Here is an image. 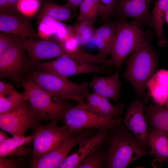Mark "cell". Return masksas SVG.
Masks as SVG:
<instances>
[{"mask_svg": "<svg viewBox=\"0 0 168 168\" xmlns=\"http://www.w3.org/2000/svg\"><path fill=\"white\" fill-rule=\"evenodd\" d=\"M158 58L146 37L128 59L126 79L132 84L138 97L143 95L148 82L155 73Z\"/></svg>", "mask_w": 168, "mask_h": 168, "instance_id": "6da1fadb", "label": "cell"}, {"mask_svg": "<svg viewBox=\"0 0 168 168\" xmlns=\"http://www.w3.org/2000/svg\"><path fill=\"white\" fill-rule=\"evenodd\" d=\"M22 85L30 110L37 119L56 124L64 118L69 108L63 99L52 96L31 80L22 82Z\"/></svg>", "mask_w": 168, "mask_h": 168, "instance_id": "7a4b0ae2", "label": "cell"}, {"mask_svg": "<svg viewBox=\"0 0 168 168\" xmlns=\"http://www.w3.org/2000/svg\"><path fill=\"white\" fill-rule=\"evenodd\" d=\"M129 131L126 127L110 139L104 167L125 168L140 157L149 155L146 147Z\"/></svg>", "mask_w": 168, "mask_h": 168, "instance_id": "3957f363", "label": "cell"}, {"mask_svg": "<svg viewBox=\"0 0 168 168\" xmlns=\"http://www.w3.org/2000/svg\"><path fill=\"white\" fill-rule=\"evenodd\" d=\"M30 78L52 96L74 100L79 103H85L83 99L89 93L88 84L86 82L77 84L54 73L36 71L32 73Z\"/></svg>", "mask_w": 168, "mask_h": 168, "instance_id": "277c9868", "label": "cell"}, {"mask_svg": "<svg viewBox=\"0 0 168 168\" xmlns=\"http://www.w3.org/2000/svg\"><path fill=\"white\" fill-rule=\"evenodd\" d=\"M142 24L136 20L128 22L125 20L118 22L110 53L109 64L119 72L123 62L128 54L146 37L141 27Z\"/></svg>", "mask_w": 168, "mask_h": 168, "instance_id": "5b68a950", "label": "cell"}, {"mask_svg": "<svg viewBox=\"0 0 168 168\" xmlns=\"http://www.w3.org/2000/svg\"><path fill=\"white\" fill-rule=\"evenodd\" d=\"M25 50L31 65L47 59L68 56L78 60H85L86 52L77 48H70L57 40H35L23 38Z\"/></svg>", "mask_w": 168, "mask_h": 168, "instance_id": "8992f818", "label": "cell"}, {"mask_svg": "<svg viewBox=\"0 0 168 168\" xmlns=\"http://www.w3.org/2000/svg\"><path fill=\"white\" fill-rule=\"evenodd\" d=\"M65 126L70 132L74 133L91 128L109 129L120 124L119 118H106L88 109L84 103L69 108L64 118Z\"/></svg>", "mask_w": 168, "mask_h": 168, "instance_id": "52a82bcc", "label": "cell"}, {"mask_svg": "<svg viewBox=\"0 0 168 168\" xmlns=\"http://www.w3.org/2000/svg\"><path fill=\"white\" fill-rule=\"evenodd\" d=\"M69 132L64 125L58 126L51 123L47 125L39 126L32 135V161L60 146L76 135Z\"/></svg>", "mask_w": 168, "mask_h": 168, "instance_id": "ba28073f", "label": "cell"}, {"mask_svg": "<svg viewBox=\"0 0 168 168\" xmlns=\"http://www.w3.org/2000/svg\"><path fill=\"white\" fill-rule=\"evenodd\" d=\"M40 71L54 73L67 77L73 75L86 73L105 72V68L68 56H63L56 59L34 64Z\"/></svg>", "mask_w": 168, "mask_h": 168, "instance_id": "9c48e42d", "label": "cell"}, {"mask_svg": "<svg viewBox=\"0 0 168 168\" xmlns=\"http://www.w3.org/2000/svg\"><path fill=\"white\" fill-rule=\"evenodd\" d=\"M38 120L25 101L13 109L0 114V128L13 136H25L30 128L37 126Z\"/></svg>", "mask_w": 168, "mask_h": 168, "instance_id": "30bf717a", "label": "cell"}, {"mask_svg": "<svg viewBox=\"0 0 168 168\" xmlns=\"http://www.w3.org/2000/svg\"><path fill=\"white\" fill-rule=\"evenodd\" d=\"M23 38L0 54L1 77L20 80L26 67Z\"/></svg>", "mask_w": 168, "mask_h": 168, "instance_id": "8fae6325", "label": "cell"}, {"mask_svg": "<svg viewBox=\"0 0 168 168\" xmlns=\"http://www.w3.org/2000/svg\"><path fill=\"white\" fill-rule=\"evenodd\" d=\"M108 129L99 128L91 137L80 139L78 143L77 151L67 156L59 168H77L84 159L99 149L104 142L107 137Z\"/></svg>", "mask_w": 168, "mask_h": 168, "instance_id": "7c38bea8", "label": "cell"}, {"mask_svg": "<svg viewBox=\"0 0 168 168\" xmlns=\"http://www.w3.org/2000/svg\"><path fill=\"white\" fill-rule=\"evenodd\" d=\"M153 0H117L115 12L122 20L131 17L141 24L153 27L152 16L149 12Z\"/></svg>", "mask_w": 168, "mask_h": 168, "instance_id": "4fadbf2b", "label": "cell"}, {"mask_svg": "<svg viewBox=\"0 0 168 168\" xmlns=\"http://www.w3.org/2000/svg\"><path fill=\"white\" fill-rule=\"evenodd\" d=\"M147 121L141 101L136 100L130 105L124 122L134 136L146 148L149 146Z\"/></svg>", "mask_w": 168, "mask_h": 168, "instance_id": "5bb4252c", "label": "cell"}, {"mask_svg": "<svg viewBox=\"0 0 168 168\" xmlns=\"http://www.w3.org/2000/svg\"><path fill=\"white\" fill-rule=\"evenodd\" d=\"M0 31L26 38L38 40L40 38L30 20L24 16L0 13Z\"/></svg>", "mask_w": 168, "mask_h": 168, "instance_id": "9a60e30c", "label": "cell"}, {"mask_svg": "<svg viewBox=\"0 0 168 168\" xmlns=\"http://www.w3.org/2000/svg\"><path fill=\"white\" fill-rule=\"evenodd\" d=\"M89 135V132L85 131L70 139L62 145L32 161L30 167L33 168H59L72 148L80 139Z\"/></svg>", "mask_w": 168, "mask_h": 168, "instance_id": "2e32d148", "label": "cell"}, {"mask_svg": "<svg viewBox=\"0 0 168 168\" xmlns=\"http://www.w3.org/2000/svg\"><path fill=\"white\" fill-rule=\"evenodd\" d=\"M119 72L116 71L112 75L94 78L88 86L96 94L117 102L119 96L121 82Z\"/></svg>", "mask_w": 168, "mask_h": 168, "instance_id": "e0dca14e", "label": "cell"}, {"mask_svg": "<svg viewBox=\"0 0 168 168\" xmlns=\"http://www.w3.org/2000/svg\"><path fill=\"white\" fill-rule=\"evenodd\" d=\"M150 96L156 105L168 107V70L155 72L147 84Z\"/></svg>", "mask_w": 168, "mask_h": 168, "instance_id": "ac0fdd59", "label": "cell"}, {"mask_svg": "<svg viewBox=\"0 0 168 168\" xmlns=\"http://www.w3.org/2000/svg\"><path fill=\"white\" fill-rule=\"evenodd\" d=\"M144 110L146 120L151 126V132L168 136V107L150 105Z\"/></svg>", "mask_w": 168, "mask_h": 168, "instance_id": "d6986e66", "label": "cell"}, {"mask_svg": "<svg viewBox=\"0 0 168 168\" xmlns=\"http://www.w3.org/2000/svg\"><path fill=\"white\" fill-rule=\"evenodd\" d=\"M32 135L28 136H13L0 144V158L7 156H26L32 150L24 146L32 141Z\"/></svg>", "mask_w": 168, "mask_h": 168, "instance_id": "ffe728a7", "label": "cell"}, {"mask_svg": "<svg viewBox=\"0 0 168 168\" xmlns=\"http://www.w3.org/2000/svg\"><path fill=\"white\" fill-rule=\"evenodd\" d=\"M148 144L151 148L149 155L155 157L156 161L162 164L168 163V136L151 132L148 135Z\"/></svg>", "mask_w": 168, "mask_h": 168, "instance_id": "44dd1931", "label": "cell"}, {"mask_svg": "<svg viewBox=\"0 0 168 168\" xmlns=\"http://www.w3.org/2000/svg\"><path fill=\"white\" fill-rule=\"evenodd\" d=\"M168 9V0H157L152 11V22L159 45H166L167 40L164 35L163 26L166 13Z\"/></svg>", "mask_w": 168, "mask_h": 168, "instance_id": "7402d4cb", "label": "cell"}, {"mask_svg": "<svg viewBox=\"0 0 168 168\" xmlns=\"http://www.w3.org/2000/svg\"><path fill=\"white\" fill-rule=\"evenodd\" d=\"M122 103L114 105L108 98L100 96L96 99L91 109V111L100 115L110 118L117 119L123 112Z\"/></svg>", "mask_w": 168, "mask_h": 168, "instance_id": "603a6c76", "label": "cell"}, {"mask_svg": "<svg viewBox=\"0 0 168 168\" xmlns=\"http://www.w3.org/2000/svg\"><path fill=\"white\" fill-rule=\"evenodd\" d=\"M79 6V21L87 22L93 25L100 14V0H83Z\"/></svg>", "mask_w": 168, "mask_h": 168, "instance_id": "cb8c5ba5", "label": "cell"}, {"mask_svg": "<svg viewBox=\"0 0 168 168\" xmlns=\"http://www.w3.org/2000/svg\"><path fill=\"white\" fill-rule=\"evenodd\" d=\"M71 8L67 3L61 5L52 2H48L42 6L40 15H47L61 22L69 18Z\"/></svg>", "mask_w": 168, "mask_h": 168, "instance_id": "d4e9b609", "label": "cell"}, {"mask_svg": "<svg viewBox=\"0 0 168 168\" xmlns=\"http://www.w3.org/2000/svg\"><path fill=\"white\" fill-rule=\"evenodd\" d=\"M91 23L80 22L72 29V35L78 46H83L87 44L93 36L95 30Z\"/></svg>", "mask_w": 168, "mask_h": 168, "instance_id": "484cf974", "label": "cell"}, {"mask_svg": "<svg viewBox=\"0 0 168 168\" xmlns=\"http://www.w3.org/2000/svg\"><path fill=\"white\" fill-rule=\"evenodd\" d=\"M8 96H6L0 95V114L10 111L26 100L25 91L22 93L17 91Z\"/></svg>", "mask_w": 168, "mask_h": 168, "instance_id": "4316f807", "label": "cell"}, {"mask_svg": "<svg viewBox=\"0 0 168 168\" xmlns=\"http://www.w3.org/2000/svg\"><path fill=\"white\" fill-rule=\"evenodd\" d=\"M118 22H110L95 30L93 37L98 38L111 46L117 30Z\"/></svg>", "mask_w": 168, "mask_h": 168, "instance_id": "83f0119b", "label": "cell"}, {"mask_svg": "<svg viewBox=\"0 0 168 168\" xmlns=\"http://www.w3.org/2000/svg\"><path fill=\"white\" fill-rule=\"evenodd\" d=\"M99 148L84 159L77 168H101L104 166L105 155Z\"/></svg>", "mask_w": 168, "mask_h": 168, "instance_id": "f1b7e54d", "label": "cell"}, {"mask_svg": "<svg viewBox=\"0 0 168 168\" xmlns=\"http://www.w3.org/2000/svg\"><path fill=\"white\" fill-rule=\"evenodd\" d=\"M40 4V0H20L17 9L23 16H31L37 11Z\"/></svg>", "mask_w": 168, "mask_h": 168, "instance_id": "f546056e", "label": "cell"}, {"mask_svg": "<svg viewBox=\"0 0 168 168\" xmlns=\"http://www.w3.org/2000/svg\"><path fill=\"white\" fill-rule=\"evenodd\" d=\"M117 0H100V15L103 21L108 20L115 12Z\"/></svg>", "mask_w": 168, "mask_h": 168, "instance_id": "4dcf8cb0", "label": "cell"}, {"mask_svg": "<svg viewBox=\"0 0 168 168\" xmlns=\"http://www.w3.org/2000/svg\"><path fill=\"white\" fill-rule=\"evenodd\" d=\"M18 36L1 32L0 33V54L20 39Z\"/></svg>", "mask_w": 168, "mask_h": 168, "instance_id": "1f68e13d", "label": "cell"}, {"mask_svg": "<svg viewBox=\"0 0 168 168\" xmlns=\"http://www.w3.org/2000/svg\"><path fill=\"white\" fill-rule=\"evenodd\" d=\"M20 165V162L16 160L0 158V168H17L19 167Z\"/></svg>", "mask_w": 168, "mask_h": 168, "instance_id": "d6a6232c", "label": "cell"}, {"mask_svg": "<svg viewBox=\"0 0 168 168\" xmlns=\"http://www.w3.org/2000/svg\"><path fill=\"white\" fill-rule=\"evenodd\" d=\"M17 91L10 83L3 81L0 82V95L5 96L13 94Z\"/></svg>", "mask_w": 168, "mask_h": 168, "instance_id": "836d02e7", "label": "cell"}, {"mask_svg": "<svg viewBox=\"0 0 168 168\" xmlns=\"http://www.w3.org/2000/svg\"><path fill=\"white\" fill-rule=\"evenodd\" d=\"M8 11V0H0V13H7Z\"/></svg>", "mask_w": 168, "mask_h": 168, "instance_id": "e575fe53", "label": "cell"}, {"mask_svg": "<svg viewBox=\"0 0 168 168\" xmlns=\"http://www.w3.org/2000/svg\"><path fill=\"white\" fill-rule=\"evenodd\" d=\"M20 0H8L9 11H14L17 9V5Z\"/></svg>", "mask_w": 168, "mask_h": 168, "instance_id": "d590c367", "label": "cell"}, {"mask_svg": "<svg viewBox=\"0 0 168 168\" xmlns=\"http://www.w3.org/2000/svg\"><path fill=\"white\" fill-rule=\"evenodd\" d=\"M83 0H67V3L72 8H76Z\"/></svg>", "mask_w": 168, "mask_h": 168, "instance_id": "8d00e7d4", "label": "cell"}, {"mask_svg": "<svg viewBox=\"0 0 168 168\" xmlns=\"http://www.w3.org/2000/svg\"><path fill=\"white\" fill-rule=\"evenodd\" d=\"M9 138L7 134L6 131L2 129L0 131V144Z\"/></svg>", "mask_w": 168, "mask_h": 168, "instance_id": "74e56055", "label": "cell"}, {"mask_svg": "<svg viewBox=\"0 0 168 168\" xmlns=\"http://www.w3.org/2000/svg\"><path fill=\"white\" fill-rule=\"evenodd\" d=\"M165 21L168 24V9L166 14L165 16Z\"/></svg>", "mask_w": 168, "mask_h": 168, "instance_id": "f35d334b", "label": "cell"}]
</instances>
